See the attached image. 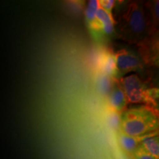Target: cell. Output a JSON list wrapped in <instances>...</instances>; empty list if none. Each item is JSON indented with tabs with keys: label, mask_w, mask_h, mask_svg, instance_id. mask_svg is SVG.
<instances>
[{
	"label": "cell",
	"mask_w": 159,
	"mask_h": 159,
	"mask_svg": "<svg viewBox=\"0 0 159 159\" xmlns=\"http://www.w3.org/2000/svg\"><path fill=\"white\" fill-rule=\"evenodd\" d=\"M158 115L147 106L133 108L121 114L122 133L133 137H143L158 132Z\"/></svg>",
	"instance_id": "1"
},
{
	"label": "cell",
	"mask_w": 159,
	"mask_h": 159,
	"mask_svg": "<svg viewBox=\"0 0 159 159\" xmlns=\"http://www.w3.org/2000/svg\"><path fill=\"white\" fill-rule=\"evenodd\" d=\"M119 36L131 43L142 41L148 33L149 21L140 4L130 3L123 12L118 27Z\"/></svg>",
	"instance_id": "2"
},
{
	"label": "cell",
	"mask_w": 159,
	"mask_h": 159,
	"mask_svg": "<svg viewBox=\"0 0 159 159\" xmlns=\"http://www.w3.org/2000/svg\"><path fill=\"white\" fill-rule=\"evenodd\" d=\"M129 103H145L148 108L158 114V89H148L138 75H130L118 80Z\"/></svg>",
	"instance_id": "3"
},
{
	"label": "cell",
	"mask_w": 159,
	"mask_h": 159,
	"mask_svg": "<svg viewBox=\"0 0 159 159\" xmlns=\"http://www.w3.org/2000/svg\"><path fill=\"white\" fill-rule=\"evenodd\" d=\"M116 67V78H121L123 75L130 71H138L142 69V62L139 55L134 52L127 49H119L114 53Z\"/></svg>",
	"instance_id": "4"
},
{
	"label": "cell",
	"mask_w": 159,
	"mask_h": 159,
	"mask_svg": "<svg viewBox=\"0 0 159 159\" xmlns=\"http://www.w3.org/2000/svg\"><path fill=\"white\" fill-rule=\"evenodd\" d=\"M89 28L95 39L99 41L108 39L114 33V18L104 10L99 7L96 13V20Z\"/></svg>",
	"instance_id": "5"
},
{
	"label": "cell",
	"mask_w": 159,
	"mask_h": 159,
	"mask_svg": "<svg viewBox=\"0 0 159 159\" xmlns=\"http://www.w3.org/2000/svg\"><path fill=\"white\" fill-rule=\"evenodd\" d=\"M97 67L99 72H102L116 80V61L114 53L111 49H103L99 52V57Z\"/></svg>",
	"instance_id": "6"
},
{
	"label": "cell",
	"mask_w": 159,
	"mask_h": 159,
	"mask_svg": "<svg viewBox=\"0 0 159 159\" xmlns=\"http://www.w3.org/2000/svg\"><path fill=\"white\" fill-rule=\"evenodd\" d=\"M108 96L110 104L112 106L113 110L117 111L119 114L124 112L128 102L124 94V91L119 85L117 80H114L112 90Z\"/></svg>",
	"instance_id": "7"
},
{
	"label": "cell",
	"mask_w": 159,
	"mask_h": 159,
	"mask_svg": "<svg viewBox=\"0 0 159 159\" xmlns=\"http://www.w3.org/2000/svg\"><path fill=\"white\" fill-rule=\"evenodd\" d=\"M158 132L142 137L140 147L155 158H159V143Z\"/></svg>",
	"instance_id": "8"
},
{
	"label": "cell",
	"mask_w": 159,
	"mask_h": 159,
	"mask_svg": "<svg viewBox=\"0 0 159 159\" xmlns=\"http://www.w3.org/2000/svg\"><path fill=\"white\" fill-rule=\"evenodd\" d=\"M118 139L123 150L133 154L140 146L142 137L130 136L121 132L118 136Z\"/></svg>",
	"instance_id": "9"
},
{
	"label": "cell",
	"mask_w": 159,
	"mask_h": 159,
	"mask_svg": "<svg viewBox=\"0 0 159 159\" xmlns=\"http://www.w3.org/2000/svg\"><path fill=\"white\" fill-rule=\"evenodd\" d=\"M115 79L110 76L99 72L97 77V90L102 95L108 96L112 90Z\"/></svg>",
	"instance_id": "10"
},
{
	"label": "cell",
	"mask_w": 159,
	"mask_h": 159,
	"mask_svg": "<svg viewBox=\"0 0 159 159\" xmlns=\"http://www.w3.org/2000/svg\"><path fill=\"white\" fill-rule=\"evenodd\" d=\"M99 8V3L97 0H91L89 1L85 9V20H86L88 27L92 25L96 20V13Z\"/></svg>",
	"instance_id": "11"
},
{
	"label": "cell",
	"mask_w": 159,
	"mask_h": 159,
	"mask_svg": "<svg viewBox=\"0 0 159 159\" xmlns=\"http://www.w3.org/2000/svg\"><path fill=\"white\" fill-rule=\"evenodd\" d=\"M107 122L109 127L114 130H118L120 129L121 114L114 110H111L107 115Z\"/></svg>",
	"instance_id": "12"
},
{
	"label": "cell",
	"mask_w": 159,
	"mask_h": 159,
	"mask_svg": "<svg viewBox=\"0 0 159 159\" xmlns=\"http://www.w3.org/2000/svg\"><path fill=\"white\" fill-rule=\"evenodd\" d=\"M100 8H102L112 16V10L115 5V1L114 0H100L98 1Z\"/></svg>",
	"instance_id": "13"
},
{
	"label": "cell",
	"mask_w": 159,
	"mask_h": 159,
	"mask_svg": "<svg viewBox=\"0 0 159 159\" xmlns=\"http://www.w3.org/2000/svg\"><path fill=\"white\" fill-rule=\"evenodd\" d=\"M133 156H134V159H158L157 158H155L154 156H151L150 154L148 153L140 146L133 153Z\"/></svg>",
	"instance_id": "14"
},
{
	"label": "cell",
	"mask_w": 159,
	"mask_h": 159,
	"mask_svg": "<svg viewBox=\"0 0 159 159\" xmlns=\"http://www.w3.org/2000/svg\"><path fill=\"white\" fill-rule=\"evenodd\" d=\"M152 12H153V19H154V21H158V1L155 2V3L153 4V7H152Z\"/></svg>",
	"instance_id": "15"
}]
</instances>
